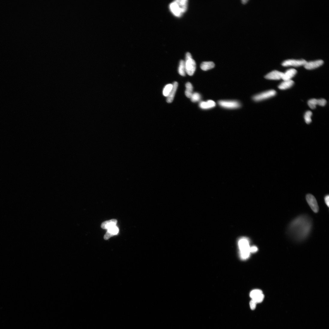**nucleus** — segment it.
<instances>
[{"instance_id":"25","label":"nucleus","mask_w":329,"mask_h":329,"mask_svg":"<svg viewBox=\"0 0 329 329\" xmlns=\"http://www.w3.org/2000/svg\"><path fill=\"white\" fill-rule=\"evenodd\" d=\"M250 251H245L241 252V258L243 259H246L249 258L250 254Z\"/></svg>"},{"instance_id":"13","label":"nucleus","mask_w":329,"mask_h":329,"mask_svg":"<svg viewBox=\"0 0 329 329\" xmlns=\"http://www.w3.org/2000/svg\"><path fill=\"white\" fill-rule=\"evenodd\" d=\"M216 106L215 102L212 100L207 101L201 102L199 104V107L203 109H208L213 108Z\"/></svg>"},{"instance_id":"5","label":"nucleus","mask_w":329,"mask_h":329,"mask_svg":"<svg viewBox=\"0 0 329 329\" xmlns=\"http://www.w3.org/2000/svg\"><path fill=\"white\" fill-rule=\"evenodd\" d=\"M218 104L223 108L229 109H237L241 106V103L236 100H220Z\"/></svg>"},{"instance_id":"24","label":"nucleus","mask_w":329,"mask_h":329,"mask_svg":"<svg viewBox=\"0 0 329 329\" xmlns=\"http://www.w3.org/2000/svg\"><path fill=\"white\" fill-rule=\"evenodd\" d=\"M262 293V292L260 289H255L250 292V298L252 299Z\"/></svg>"},{"instance_id":"12","label":"nucleus","mask_w":329,"mask_h":329,"mask_svg":"<svg viewBox=\"0 0 329 329\" xmlns=\"http://www.w3.org/2000/svg\"><path fill=\"white\" fill-rule=\"evenodd\" d=\"M297 73V71L295 69H290L287 70L284 73L282 79L284 81L291 80Z\"/></svg>"},{"instance_id":"19","label":"nucleus","mask_w":329,"mask_h":329,"mask_svg":"<svg viewBox=\"0 0 329 329\" xmlns=\"http://www.w3.org/2000/svg\"><path fill=\"white\" fill-rule=\"evenodd\" d=\"M186 89L185 91V94L187 97L190 98L193 93V87L192 84L190 82H187L185 85Z\"/></svg>"},{"instance_id":"26","label":"nucleus","mask_w":329,"mask_h":329,"mask_svg":"<svg viewBox=\"0 0 329 329\" xmlns=\"http://www.w3.org/2000/svg\"><path fill=\"white\" fill-rule=\"evenodd\" d=\"M257 303L253 300H251L250 302V309L252 310H254L256 307Z\"/></svg>"},{"instance_id":"10","label":"nucleus","mask_w":329,"mask_h":329,"mask_svg":"<svg viewBox=\"0 0 329 329\" xmlns=\"http://www.w3.org/2000/svg\"><path fill=\"white\" fill-rule=\"evenodd\" d=\"M324 63V61L321 60H317L314 61L307 62L304 65V67L307 70H312L317 68Z\"/></svg>"},{"instance_id":"23","label":"nucleus","mask_w":329,"mask_h":329,"mask_svg":"<svg viewBox=\"0 0 329 329\" xmlns=\"http://www.w3.org/2000/svg\"><path fill=\"white\" fill-rule=\"evenodd\" d=\"M312 114V112L310 111H307L305 113L304 115V118L307 124H308L311 122L312 121L311 117Z\"/></svg>"},{"instance_id":"8","label":"nucleus","mask_w":329,"mask_h":329,"mask_svg":"<svg viewBox=\"0 0 329 329\" xmlns=\"http://www.w3.org/2000/svg\"><path fill=\"white\" fill-rule=\"evenodd\" d=\"M284 73L277 70H274L267 74L265 78L267 79L279 80L282 79Z\"/></svg>"},{"instance_id":"7","label":"nucleus","mask_w":329,"mask_h":329,"mask_svg":"<svg viewBox=\"0 0 329 329\" xmlns=\"http://www.w3.org/2000/svg\"><path fill=\"white\" fill-rule=\"evenodd\" d=\"M307 61L304 59L294 60L289 59L286 60L282 64V66L285 67L292 66L299 67L304 66Z\"/></svg>"},{"instance_id":"15","label":"nucleus","mask_w":329,"mask_h":329,"mask_svg":"<svg viewBox=\"0 0 329 329\" xmlns=\"http://www.w3.org/2000/svg\"><path fill=\"white\" fill-rule=\"evenodd\" d=\"M239 245L241 252L245 251L250 252V247L249 245V241L247 239L243 238L240 240L239 242Z\"/></svg>"},{"instance_id":"3","label":"nucleus","mask_w":329,"mask_h":329,"mask_svg":"<svg viewBox=\"0 0 329 329\" xmlns=\"http://www.w3.org/2000/svg\"><path fill=\"white\" fill-rule=\"evenodd\" d=\"M185 66L186 73L189 76H192L194 73L196 69L195 61L192 57H185Z\"/></svg>"},{"instance_id":"6","label":"nucleus","mask_w":329,"mask_h":329,"mask_svg":"<svg viewBox=\"0 0 329 329\" xmlns=\"http://www.w3.org/2000/svg\"><path fill=\"white\" fill-rule=\"evenodd\" d=\"M306 199L309 205L313 211L316 213L318 212L319 207L317 200L314 196L310 194H308L306 196Z\"/></svg>"},{"instance_id":"16","label":"nucleus","mask_w":329,"mask_h":329,"mask_svg":"<svg viewBox=\"0 0 329 329\" xmlns=\"http://www.w3.org/2000/svg\"><path fill=\"white\" fill-rule=\"evenodd\" d=\"M117 222L118 221L116 219H112L106 221L102 224L101 227L103 229H108L113 226H116Z\"/></svg>"},{"instance_id":"14","label":"nucleus","mask_w":329,"mask_h":329,"mask_svg":"<svg viewBox=\"0 0 329 329\" xmlns=\"http://www.w3.org/2000/svg\"><path fill=\"white\" fill-rule=\"evenodd\" d=\"M172 85V90L167 97L166 100V101L168 103H172L173 100L178 88V83L177 82H175L173 83Z\"/></svg>"},{"instance_id":"1","label":"nucleus","mask_w":329,"mask_h":329,"mask_svg":"<svg viewBox=\"0 0 329 329\" xmlns=\"http://www.w3.org/2000/svg\"><path fill=\"white\" fill-rule=\"evenodd\" d=\"M312 224L307 217L301 216L294 220L290 225L289 231L290 234L297 240L304 239L309 233Z\"/></svg>"},{"instance_id":"20","label":"nucleus","mask_w":329,"mask_h":329,"mask_svg":"<svg viewBox=\"0 0 329 329\" xmlns=\"http://www.w3.org/2000/svg\"><path fill=\"white\" fill-rule=\"evenodd\" d=\"M178 71L179 74L182 76L186 75V71L185 66V62L183 60H181L179 63Z\"/></svg>"},{"instance_id":"29","label":"nucleus","mask_w":329,"mask_h":329,"mask_svg":"<svg viewBox=\"0 0 329 329\" xmlns=\"http://www.w3.org/2000/svg\"><path fill=\"white\" fill-rule=\"evenodd\" d=\"M248 0H242V1H241V2H242V3H243V4H246V3H247V2H248Z\"/></svg>"},{"instance_id":"18","label":"nucleus","mask_w":329,"mask_h":329,"mask_svg":"<svg viewBox=\"0 0 329 329\" xmlns=\"http://www.w3.org/2000/svg\"><path fill=\"white\" fill-rule=\"evenodd\" d=\"M215 66V64L213 62H204L201 64L200 67L202 70L207 71L214 68Z\"/></svg>"},{"instance_id":"11","label":"nucleus","mask_w":329,"mask_h":329,"mask_svg":"<svg viewBox=\"0 0 329 329\" xmlns=\"http://www.w3.org/2000/svg\"><path fill=\"white\" fill-rule=\"evenodd\" d=\"M119 231V228L116 226L108 229L106 233L104 236V239L105 240H108L111 237L117 235Z\"/></svg>"},{"instance_id":"9","label":"nucleus","mask_w":329,"mask_h":329,"mask_svg":"<svg viewBox=\"0 0 329 329\" xmlns=\"http://www.w3.org/2000/svg\"><path fill=\"white\" fill-rule=\"evenodd\" d=\"M326 101L324 99L317 100L314 99L309 100L308 104L311 109H314L316 108L317 105L324 106L326 105Z\"/></svg>"},{"instance_id":"4","label":"nucleus","mask_w":329,"mask_h":329,"mask_svg":"<svg viewBox=\"0 0 329 329\" xmlns=\"http://www.w3.org/2000/svg\"><path fill=\"white\" fill-rule=\"evenodd\" d=\"M277 94L276 91L274 90L268 91L253 96V99L256 102L262 101L275 96Z\"/></svg>"},{"instance_id":"27","label":"nucleus","mask_w":329,"mask_h":329,"mask_svg":"<svg viewBox=\"0 0 329 329\" xmlns=\"http://www.w3.org/2000/svg\"><path fill=\"white\" fill-rule=\"evenodd\" d=\"M258 250V248L256 246H253L250 248V252L252 253H255Z\"/></svg>"},{"instance_id":"2","label":"nucleus","mask_w":329,"mask_h":329,"mask_svg":"<svg viewBox=\"0 0 329 329\" xmlns=\"http://www.w3.org/2000/svg\"><path fill=\"white\" fill-rule=\"evenodd\" d=\"M188 1L187 0H177L170 4L169 7L174 15L181 16L187 10Z\"/></svg>"},{"instance_id":"28","label":"nucleus","mask_w":329,"mask_h":329,"mask_svg":"<svg viewBox=\"0 0 329 329\" xmlns=\"http://www.w3.org/2000/svg\"><path fill=\"white\" fill-rule=\"evenodd\" d=\"M325 202L328 207L329 206V196H326L325 198Z\"/></svg>"},{"instance_id":"17","label":"nucleus","mask_w":329,"mask_h":329,"mask_svg":"<svg viewBox=\"0 0 329 329\" xmlns=\"http://www.w3.org/2000/svg\"><path fill=\"white\" fill-rule=\"evenodd\" d=\"M294 83V82L291 80L284 81L278 86V88L281 90H286L292 87Z\"/></svg>"},{"instance_id":"21","label":"nucleus","mask_w":329,"mask_h":329,"mask_svg":"<svg viewBox=\"0 0 329 329\" xmlns=\"http://www.w3.org/2000/svg\"><path fill=\"white\" fill-rule=\"evenodd\" d=\"M173 87L172 84H169L166 85L163 90V95L167 97L171 92Z\"/></svg>"},{"instance_id":"22","label":"nucleus","mask_w":329,"mask_h":329,"mask_svg":"<svg viewBox=\"0 0 329 329\" xmlns=\"http://www.w3.org/2000/svg\"><path fill=\"white\" fill-rule=\"evenodd\" d=\"M190 98L192 102L196 103L200 101L201 98V96L200 94L199 93L195 92L193 93Z\"/></svg>"}]
</instances>
